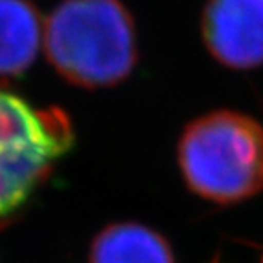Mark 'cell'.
I'll use <instances>...</instances> for the list:
<instances>
[{
    "mask_svg": "<svg viewBox=\"0 0 263 263\" xmlns=\"http://www.w3.org/2000/svg\"><path fill=\"white\" fill-rule=\"evenodd\" d=\"M261 263H263V259H261Z\"/></svg>",
    "mask_w": 263,
    "mask_h": 263,
    "instance_id": "52a82bcc",
    "label": "cell"
},
{
    "mask_svg": "<svg viewBox=\"0 0 263 263\" xmlns=\"http://www.w3.org/2000/svg\"><path fill=\"white\" fill-rule=\"evenodd\" d=\"M88 263H176L163 234L141 223H111L95 236Z\"/></svg>",
    "mask_w": 263,
    "mask_h": 263,
    "instance_id": "5b68a950",
    "label": "cell"
},
{
    "mask_svg": "<svg viewBox=\"0 0 263 263\" xmlns=\"http://www.w3.org/2000/svg\"><path fill=\"white\" fill-rule=\"evenodd\" d=\"M73 144L61 108H33L0 90V221L24 206Z\"/></svg>",
    "mask_w": 263,
    "mask_h": 263,
    "instance_id": "3957f363",
    "label": "cell"
},
{
    "mask_svg": "<svg viewBox=\"0 0 263 263\" xmlns=\"http://www.w3.org/2000/svg\"><path fill=\"white\" fill-rule=\"evenodd\" d=\"M201 37L209 53L227 68L263 66V0H206Z\"/></svg>",
    "mask_w": 263,
    "mask_h": 263,
    "instance_id": "277c9868",
    "label": "cell"
},
{
    "mask_svg": "<svg viewBox=\"0 0 263 263\" xmlns=\"http://www.w3.org/2000/svg\"><path fill=\"white\" fill-rule=\"evenodd\" d=\"M177 163L186 186L206 201H245L263 189V126L234 110L201 115L181 134Z\"/></svg>",
    "mask_w": 263,
    "mask_h": 263,
    "instance_id": "7a4b0ae2",
    "label": "cell"
},
{
    "mask_svg": "<svg viewBox=\"0 0 263 263\" xmlns=\"http://www.w3.org/2000/svg\"><path fill=\"white\" fill-rule=\"evenodd\" d=\"M41 13L29 0H0V79L18 77L35 62Z\"/></svg>",
    "mask_w": 263,
    "mask_h": 263,
    "instance_id": "8992f818",
    "label": "cell"
},
{
    "mask_svg": "<svg viewBox=\"0 0 263 263\" xmlns=\"http://www.w3.org/2000/svg\"><path fill=\"white\" fill-rule=\"evenodd\" d=\"M48 61L79 88H111L137 64L134 16L121 0H64L44 26Z\"/></svg>",
    "mask_w": 263,
    "mask_h": 263,
    "instance_id": "6da1fadb",
    "label": "cell"
}]
</instances>
